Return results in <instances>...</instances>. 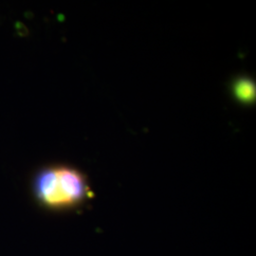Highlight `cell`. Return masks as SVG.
<instances>
[{"instance_id":"obj_1","label":"cell","mask_w":256,"mask_h":256,"mask_svg":"<svg viewBox=\"0 0 256 256\" xmlns=\"http://www.w3.org/2000/svg\"><path fill=\"white\" fill-rule=\"evenodd\" d=\"M34 192L38 202L50 210L78 207L90 196L84 174L68 166H52L37 174Z\"/></svg>"},{"instance_id":"obj_2","label":"cell","mask_w":256,"mask_h":256,"mask_svg":"<svg viewBox=\"0 0 256 256\" xmlns=\"http://www.w3.org/2000/svg\"><path fill=\"white\" fill-rule=\"evenodd\" d=\"M234 93L238 101L252 102L256 98V84L250 79H238L234 84Z\"/></svg>"}]
</instances>
